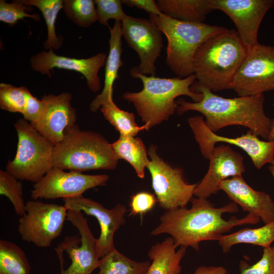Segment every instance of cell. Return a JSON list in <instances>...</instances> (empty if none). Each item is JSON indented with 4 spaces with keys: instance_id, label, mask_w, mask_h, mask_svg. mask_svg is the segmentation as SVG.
<instances>
[{
    "instance_id": "6da1fadb",
    "label": "cell",
    "mask_w": 274,
    "mask_h": 274,
    "mask_svg": "<svg viewBox=\"0 0 274 274\" xmlns=\"http://www.w3.org/2000/svg\"><path fill=\"white\" fill-rule=\"evenodd\" d=\"M190 201V209L183 207L166 211L160 217L159 224L151 231V235L168 234L177 248L190 247L198 251L201 242L218 241L223 233L235 226L256 224L260 220L249 214L240 219L233 216L225 220L222 217L224 213L238 211L237 204L234 202L215 208L206 198L193 197Z\"/></svg>"
},
{
    "instance_id": "7a4b0ae2",
    "label": "cell",
    "mask_w": 274,
    "mask_h": 274,
    "mask_svg": "<svg viewBox=\"0 0 274 274\" xmlns=\"http://www.w3.org/2000/svg\"><path fill=\"white\" fill-rule=\"evenodd\" d=\"M191 90L202 93V99L197 102L184 99L177 101L178 114L196 111L205 117L206 125L214 132L227 126L241 125L267 140L274 125V118H270L265 113L263 94L228 98L216 95L204 87Z\"/></svg>"
},
{
    "instance_id": "3957f363",
    "label": "cell",
    "mask_w": 274,
    "mask_h": 274,
    "mask_svg": "<svg viewBox=\"0 0 274 274\" xmlns=\"http://www.w3.org/2000/svg\"><path fill=\"white\" fill-rule=\"evenodd\" d=\"M248 50L234 29H226L206 40L194 56L193 71L197 82L191 89L204 87L213 92L231 89Z\"/></svg>"
},
{
    "instance_id": "277c9868",
    "label": "cell",
    "mask_w": 274,
    "mask_h": 274,
    "mask_svg": "<svg viewBox=\"0 0 274 274\" xmlns=\"http://www.w3.org/2000/svg\"><path fill=\"white\" fill-rule=\"evenodd\" d=\"M140 79L143 84L139 92H126L122 97L132 103L145 123H149L150 128L167 120L177 110L178 105L176 98L181 95L190 97L197 102L202 98L201 93L191 90L196 80L194 74L185 78H159L136 74L132 76Z\"/></svg>"
},
{
    "instance_id": "5b68a950",
    "label": "cell",
    "mask_w": 274,
    "mask_h": 274,
    "mask_svg": "<svg viewBox=\"0 0 274 274\" xmlns=\"http://www.w3.org/2000/svg\"><path fill=\"white\" fill-rule=\"evenodd\" d=\"M118 162L112 144L104 136L81 130L76 124L65 130L63 139L53 149V167L63 170H113Z\"/></svg>"
},
{
    "instance_id": "8992f818",
    "label": "cell",
    "mask_w": 274,
    "mask_h": 274,
    "mask_svg": "<svg viewBox=\"0 0 274 274\" xmlns=\"http://www.w3.org/2000/svg\"><path fill=\"white\" fill-rule=\"evenodd\" d=\"M149 19L167 39L166 63L181 78L194 74L193 58L201 44L226 28L179 20L166 14H149Z\"/></svg>"
},
{
    "instance_id": "52a82bcc",
    "label": "cell",
    "mask_w": 274,
    "mask_h": 274,
    "mask_svg": "<svg viewBox=\"0 0 274 274\" xmlns=\"http://www.w3.org/2000/svg\"><path fill=\"white\" fill-rule=\"evenodd\" d=\"M18 144L14 159L6 166L8 173L19 180L36 183L53 167L54 145L24 118L14 124Z\"/></svg>"
},
{
    "instance_id": "ba28073f",
    "label": "cell",
    "mask_w": 274,
    "mask_h": 274,
    "mask_svg": "<svg viewBox=\"0 0 274 274\" xmlns=\"http://www.w3.org/2000/svg\"><path fill=\"white\" fill-rule=\"evenodd\" d=\"M67 210L64 204L28 201L25 214L18 220L21 239L39 248H48L60 235Z\"/></svg>"
},
{
    "instance_id": "9c48e42d",
    "label": "cell",
    "mask_w": 274,
    "mask_h": 274,
    "mask_svg": "<svg viewBox=\"0 0 274 274\" xmlns=\"http://www.w3.org/2000/svg\"><path fill=\"white\" fill-rule=\"evenodd\" d=\"M157 148L155 145L149 148L150 160L147 166L157 200L166 211L186 207L193 198L198 183L191 184L186 182L183 169L165 162L157 154Z\"/></svg>"
},
{
    "instance_id": "30bf717a",
    "label": "cell",
    "mask_w": 274,
    "mask_h": 274,
    "mask_svg": "<svg viewBox=\"0 0 274 274\" xmlns=\"http://www.w3.org/2000/svg\"><path fill=\"white\" fill-rule=\"evenodd\" d=\"M231 89L239 96L262 95L274 90V46L258 43L249 48Z\"/></svg>"
},
{
    "instance_id": "8fae6325",
    "label": "cell",
    "mask_w": 274,
    "mask_h": 274,
    "mask_svg": "<svg viewBox=\"0 0 274 274\" xmlns=\"http://www.w3.org/2000/svg\"><path fill=\"white\" fill-rule=\"evenodd\" d=\"M66 220L78 229L79 235L64 237L55 248L58 257L65 252L71 260L68 268L61 269L59 274H91L98 267L100 259L87 219L82 212L68 210Z\"/></svg>"
},
{
    "instance_id": "7c38bea8",
    "label": "cell",
    "mask_w": 274,
    "mask_h": 274,
    "mask_svg": "<svg viewBox=\"0 0 274 274\" xmlns=\"http://www.w3.org/2000/svg\"><path fill=\"white\" fill-rule=\"evenodd\" d=\"M188 122L198 144L201 153L209 159L217 143L236 146L246 152L255 166L261 169L265 164L274 162V140L264 141L249 130L245 134L236 138L219 135L206 125L202 116L189 117Z\"/></svg>"
},
{
    "instance_id": "4fadbf2b",
    "label": "cell",
    "mask_w": 274,
    "mask_h": 274,
    "mask_svg": "<svg viewBox=\"0 0 274 274\" xmlns=\"http://www.w3.org/2000/svg\"><path fill=\"white\" fill-rule=\"evenodd\" d=\"M122 33L128 45L139 55L140 62L132 67L130 75L155 76V61L163 47L162 33L149 19L128 16L122 22Z\"/></svg>"
},
{
    "instance_id": "5bb4252c",
    "label": "cell",
    "mask_w": 274,
    "mask_h": 274,
    "mask_svg": "<svg viewBox=\"0 0 274 274\" xmlns=\"http://www.w3.org/2000/svg\"><path fill=\"white\" fill-rule=\"evenodd\" d=\"M109 179V176L106 174L86 175L53 167L40 181L33 184L31 197L38 200L76 196L89 189L106 186Z\"/></svg>"
},
{
    "instance_id": "9a60e30c",
    "label": "cell",
    "mask_w": 274,
    "mask_h": 274,
    "mask_svg": "<svg viewBox=\"0 0 274 274\" xmlns=\"http://www.w3.org/2000/svg\"><path fill=\"white\" fill-rule=\"evenodd\" d=\"M214 10L225 13L233 22L237 32L249 49L258 43L259 28L273 0H209Z\"/></svg>"
},
{
    "instance_id": "2e32d148",
    "label": "cell",
    "mask_w": 274,
    "mask_h": 274,
    "mask_svg": "<svg viewBox=\"0 0 274 274\" xmlns=\"http://www.w3.org/2000/svg\"><path fill=\"white\" fill-rule=\"evenodd\" d=\"M62 201L67 210L80 211L97 219L100 227L99 236L96 239L100 258L115 248L114 234L125 222L127 209L124 205L119 203L108 209L98 202L82 195L63 198Z\"/></svg>"
},
{
    "instance_id": "e0dca14e",
    "label": "cell",
    "mask_w": 274,
    "mask_h": 274,
    "mask_svg": "<svg viewBox=\"0 0 274 274\" xmlns=\"http://www.w3.org/2000/svg\"><path fill=\"white\" fill-rule=\"evenodd\" d=\"M107 55L99 53L88 58H75L58 55L53 49L42 51L30 59L31 68L36 72L50 77L54 68L73 71L82 74L86 80L88 89L93 92L101 88L98 76L100 69L105 65Z\"/></svg>"
},
{
    "instance_id": "ac0fdd59",
    "label": "cell",
    "mask_w": 274,
    "mask_h": 274,
    "mask_svg": "<svg viewBox=\"0 0 274 274\" xmlns=\"http://www.w3.org/2000/svg\"><path fill=\"white\" fill-rule=\"evenodd\" d=\"M72 96L67 92L58 95H44L45 107L40 120L31 125L54 146L64 138L65 130L74 126L77 120L76 109L71 105Z\"/></svg>"
},
{
    "instance_id": "d6986e66",
    "label": "cell",
    "mask_w": 274,
    "mask_h": 274,
    "mask_svg": "<svg viewBox=\"0 0 274 274\" xmlns=\"http://www.w3.org/2000/svg\"><path fill=\"white\" fill-rule=\"evenodd\" d=\"M209 159L208 170L194 192V195L198 198L207 199L217 194L223 181L242 175L245 172L243 157L228 145L215 147Z\"/></svg>"
},
{
    "instance_id": "ffe728a7",
    "label": "cell",
    "mask_w": 274,
    "mask_h": 274,
    "mask_svg": "<svg viewBox=\"0 0 274 274\" xmlns=\"http://www.w3.org/2000/svg\"><path fill=\"white\" fill-rule=\"evenodd\" d=\"M219 189L224 191L244 211L259 218L265 224L274 220V202L270 195L251 188L242 175L223 181Z\"/></svg>"
},
{
    "instance_id": "44dd1931",
    "label": "cell",
    "mask_w": 274,
    "mask_h": 274,
    "mask_svg": "<svg viewBox=\"0 0 274 274\" xmlns=\"http://www.w3.org/2000/svg\"><path fill=\"white\" fill-rule=\"evenodd\" d=\"M122 22L115 21L113 27L109 26L110 32V50L105 64L104 86L101 92L91 102L90 110L96 112L104 104L113 101V84L118 78L119 68L123 65L121 60Z\"/></svg>"
},
{
    "instance_id": "7402d4cb",
    "label": "cell",
    "mask_w": 274,
    "mask_h": 274,
    "mask_svg": "<svg viewBox=\"0 0 274 274\" xmlns=\"http://www.w3.org/2000/svg\"><path fill=\"white\" fill-rule=\"evenodd\" d=\"M186 249L180 246L177 250L171 236L156 243L148 252V256L152 262L145 274H180V263Z\"/></svg>"
},
{
    "instance_id": "603a6c76",
    "label": "cell",
    "mask_w": 274,
    "mask_h": 274,
    "mask_svg": "<svg viewBox=\"0 0 274 274\" xmlns=\"http://www.w3.org/2000/svg\"><path fill=\"white\" fill-rule=\"evenodd\" d=\"M160 11L174 19L202 23L214 11L209 0H157Z\"/></svg>"
},
{
    "instance_id": "cb8c5ba5",
    "label": "cell",
    "mask_w": 274,
    "mask_h": 274,
    "mask_svg": "<svg viewBox=\"0 0 274 274\" xmlns=\"http://www.w3.org/2000/svg\"><path fill=\"white\" fill-rule=\"evenodd\" d=\"M117 158L124 159L134 168L141 179L145 177V168L149 162L148 151L142 140L132 136L120 135L119 138L112 144Z\"/></svg>"
},
{
    "instance_id": "d4e9b609",
    "label": "cell",
    "mask_w": 274,
    "mask_h": 274,
    "mask_svg": "<svg viewBox=\"0 0 274 274\" xmlns=\"http://www.w3.org/2000/svg\"><path fill=\"white\" fill-rule=\"evenodd\" d=\"M218 244L224 253H228L237 244H250L262 247H271L274 242V220L257 228H245L228 235H222Z\"/></svg>"
},
{
    "instance_id": "484cf974",
    "label": "cell",
    "mask_w": 274,
    "mask_h": 274,
    "mask_svg": "<svg viewBox=\"0 0 274 274\" xmlns=\"http://www.w3.org/2000/svg\"><path fill=\"white\" fill-rule=\"evenodd\" d=\"M24 4L38 8L42 13L47 28V38L44 43L45 50H58L63 44V39L56 35L55 22L58 13L63 9L62 0H21Z\"/></svg>"
},
{
    "instance_id": "4316f807",
    "label": "cell",
    "mask_w": 274,
    "mask_h": 274,
    "mask_svg": "<svg viewBox=\"0 0 274 274\" xmlns=\"http://www.w3.org/2000/svg\"><path fill=\"white\" fill-rule=\"evenodd\" d=\"M150 264L131 260L115 248L100 259L97 274H145Z\"/></svg>"
},
{
    "instance_id": "83f0119b",
    "label": "cell",
    "mask_w": 274,
    "mask_h": 274,
    "mask_svg": "<svg viewBox=\"0 0 274 274\" xmlns=\"http://www.w3.org/2000/svg\"><path fill=\"white\" fill-rule=\"evenodd\" d=\"M30 263L23 250L15 243L0 240V274H29Z\"/></svg>"
},
{
    "instance_id": "f1b7e54d",
    "label": "cell",
    "mask_w": 274,
    "mask_h": 274,
    "mask_svg": "<svg viewBox=\"0 0 274 274\" xmlns=\"http://www.w3.org/2000/svg\"><path fill=\"white\" fill-rule=\"evenodd\" d=\"M99 110L120 135L135 136L140 131L150 129V124L148 123L139 126L135 121L134 114L121 110L114 101L103 105Z\"/></svg>"
},
{
    "instance_id": "f546056e",
    "label": "cell",
    "mask_w": 274,
    "mask_h": 274,
    "mask_svg": "<svg viewBox=\"0 0 274 274\" xmlns=\"http://www.w3.org/2000/svg\"><path fill=\"white\" fill-rule=\"evenodd\" d=\"M94 1L65 0L63 10L65 16L80 27H88L97 21Z\"/></svg>"
},
{
    "instance_id": "4dcf8cb0",
    "label": "cell",
    "mask_w": 274,
    "mask_h": 274,
    "mask_svg": "<svg viewBox=\"0 0 274 274\" xmlns=\"http://www.w3.org/2000/svg\"><path fill=\"white\" fill-rule=\"evenodd\" d=\"M0 194L8 197L18 216L26 213V203L23 197L22 183L7 171L0 170Z\"/></svg>"
},
{
    "instance_id": "1f68e13d",
    "label": "cell",
    "mask_w": 274,
    "mask_h": 274,
    "mask_svg": "<svg viewBox=\"0 0 274 274\" xmlns=\"http://www.w3.org/2000/svg\"><path fill=\"white\" fill-rule=\"evenodd\" d=\"M25 87H16L9 84H0V108L12 113H23L30 93Z\"/></svg>"
},
{
    "instance_id": "d6a6232c",
    "label": "cell",
    "mask_w": 274,
    "mask_h": 274,
    "mask_svg": "<svg viewBox=\"0 0 274 274\" xmlns=\"http://www.w3.org/2000/svg\"><path fill=\"white\" fill-rule=\"evenodd\" d=\"M33 11L32 7L27 6L21 1H14L9 3L5 1H0V20L10 26L14 25L18 20L29 17L36 21H40L38 14H30Z\"/></svg>"
},
{
    "instance_id": "836d02e7",
    "label": "cell",
    "mask_w": 274,
    "mask_h": 274,
    "mask_svg": "<svg viewBox=\"0 0 274 274\" xmlns=\"http://www.w3.org/2000/svg\"><path fill=\"white\" fill-rule=\"evenodd\" d=\"M96 7V19L99 23L109 26L108 21L110 19L122 22L128 15H126L122 7L120 0H95Z\"/></svg>"
},
{
    "instance_id": "e575fe53",
    "label": "cell",
    "mask_w": 274,
    "mask_h": 274,
    "mask_svg": "<svg viewBox=\"0 0 274 274\" xmlns=\"http://www.w3.org/2000/svg\"><path fill=\"white\" fill-rule=\"evenodd\" d=\"M263 251L261 258L252 265L241 262L240 274H274V244L270 247L263 248Z\"/></svg>"
},
{
    "instance_id": "d590c367",
    "label": "cell",
    "mask_w": 274,
    "mask_h": 274,
    "mask_svg": "<svg viewBox=\"0 0 274 274\" xmlns=\"http://www.w3.org/2000/svg\"><path fill=\"white\" fill-rule=\"evenodd\" d=\"M156 201L155 196L150 193L139 192L131 197L130 214L133 215L145 214L153 208Z\"/></svg>"
},
{
    "instance_id": "8d00e7d4",
    "label": "cell",
    "mask_w": 274,
    "mask_h": 274,
    "mask_svg": "<svg viewBox=\"0 0 274 274\" xmlns=\"http://www.w3.org/2000/svg\"><path fill=\"white\" fill-rule=\"evenodd\" d=\"M45 107V102L29 93L22 114L23 118L32 125L41 118Z\"/></svg>"
},
{
    "instance_id": "74e56055",
    "label": "cell",
    "mask_w": 274,
    "mask_h": 274,
    "mask_svg": "<svg viewBox=\"0 0 274 274\" xmlns=\"http://www.w3.org/2000/svg\"><path fill=\"white\" fill-rule=\"evenodd\" d=\"M122 2L127 7L143 10L149 14L160 16L162 14L154 0H122Z\"/></svg>"
},
{
    "instance_id": "f35d334b",
    "label": "cell",
    "mask_w": 274,
    "mask_h": 274,
    "mask_svg": "<svg viewBox=\"0 0 274 274\" xmlns=\"http://www.w3.org/2000/svg\"><path fill=\"white\" fill-rule=\"evenodd\" d=\"M193 274H227V271L222 266H201L196 269Z\"/></svg>"
},
{
    "instance_id": "ab89813d",
    "label": "cell",
    "mask_w": 274,
    "mask_h": 274,
    "mask_svg": "<svg viewBox=\"0 0 274 274\" xmlns=\"http://www.w3.org/2000/svg\"><path fill=\"white\" fill-rule=\"evenodd\" d=\"M267 140V141L274 140V125Z\"/></svg>"
},
{
    "instance_id": "60d3db41",
    "label": "cell",
    "mask_w": 274,
    "mask_h": 274,
    "mask_svg": "<svg viewBox=\"0 0 274 274\" xmlns=\"http://www.w3.org/2000/svg\"><path fill=\"white\" fill-rule=\"evenodd\" d=\"M268 169L274 179V162L268 166Z\"/></svg>"
},
{
    "instance_id": "b9f144b4",
    "label": "cell",
    "mask_w": 274,
    "mask_h": 274,
    "mask_svg": "<svg viewBox=\"0 0 274 274\" xmlns=\"http://www.w3.org/2000/svg\"><path fill=\"white\" fill-rule=\"evenodd\" d=\"M58 274H59V273H58Z\"/></svg>"
}]
</instances>
